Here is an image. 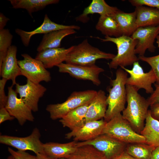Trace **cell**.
<instances>
[{
  "instance_id": "obj_5",
  "label": "cell",
  "mask_w": 159,
  "mask_h": 159,
  "mask_svg": "<svg viewBox=\"0 0 159 159\" xmlns=\"http://www.w3.org/2000/svg\"><path fill=\"white\" fill-rule=\"evenodd\" d=\"M102 134H105L127 144L145 143L144 137L136 132L121 113L107 122Z\"/></svg>"
},
{
  "instance_id": "obj_13",
  "label": "cell",
  "mask_w": 159,
  "mask_h": 159,
  "mask_svg": "<svg viewBox=\"0 0 159 159\" xmlns=\"http://www.w3.org/2000/svg\"><path fill=\"white\" fill-rule=\"evenodd\" d=\"M46 90V88L40 83H35L27 79L24 85L16 83L15 90L20 98L34 112L38 110L39 101Z\"/></svg>"
},
{
  "instance_id": "obj_34",
  "label": "cell",
  "mask_w": 159,
  "mask_h": 159,
  "mask_svg": "<svg viewBox=\"0 0 159 159\" xmlns=\"http://www.w3.org/2000/svg\"><path fill=\"white\" fill-rule=\"evenodd\" d=\"M9 152L15 159H35V155H32L25 151L18 150L15 151L9 147Z\"/></svg>"
},
{
  "instance_id": "obj_19",
  "label": "cell",
  "mask_w": 159,
  "mask_h": 159,
  "mask_svg": "<svg viewBox=\"0 0 159 159\" xmlns=\"http://www.w3.org/2000/svg\"><path fill=\"white\" fill-rule=\"evenodd\" d=\"M107 96L105 92L100 90L91 102L86 115V122L96 121L104 118L107 107Z\"/></svg>"
},
{
  "instance_id": "obj_44",
  "label": "cell",
  "mask_w": 159,
  "mask_h": 159,
  "mask_svg": "<svg viewBox=\"0 0 159 159\" xmlns=\"http://www.w3.org/2000/svg\"><path fill=\"white\" fill-rule=\"evenodd\" d=\"M6 159H15L11 155L9 156Z\"/></svg>"
},
{
  "instance_id": "obj_11",
  "label": "cell",
  "mask_w": 159,
  "mask_h": 159,
  "mask_svg": "<svg viewBox=\"0 0 159 159\" xmlns=\"http://www.w3.org/2000/svg\"><path fill=\"white\" fill-rule=\"evenodd\" d=\"M61 73H67L78 80L91 81L95 85L101 83L99 76L104 71L103 68L95 64L84 66L62 63L57 66Z\"/></svg>"
},
{
  "instance_id": "obj_42",
  "label": "cell",
  "mask_w": 159,
  "mask_h": 159,
  "mask_svg": "<svg viewBox=\"0 0 159 159\" xmlns=\"http://www.w3.org/2000/svg\"><path fill=\"white\" fill-rule=\"evenodd\" d=\"M35 159H55L47 155L44 153H39L36 154Z\"/></svg>"
},
{
  "instance_id": "obj_32",
  "label": "cell",
  "mask_w": 159,
  "mask_h": 159,
  "mask_svg": "<svg viewBox=\"0 0 159 159\" xmlns=\"http://www.w3.org/2000/svg\"><path fill=\"white\" fill-rule=\"evenodd\" d=\"M139 60L147 63L151 67L157 79V84H159V54L150 57L144 56H139Z\"/></svg>"
},
{
  "instance_id": "obj_4",
  "label": "cell",
  "mask_w": 159,
  "mask_h": 159,
  "mask_svg": "<svg viewBox=\"0 0 159 159\" xmlns=\"http://www.w3.org/2000/svg\"><path fill=\"white\" fill-rule=\"evenodd\" d=\"M115 56L113 54L103 52L92 46L86 39L77 45L73 46L65 62L66 63L73 64L91 65L95 64L98 59L111 60Z\"/></svg>"
},
{
  "instance_id": "obj_10",
  "label": "cell",
  "mask_w": 159,
  "mask_h": 159,
  "mask_svg": "<svg viewBox=\"0 0 159 159\" xmlns=\"http://www.w3.org/2000/svg\"><path fill=\"white\" fill-rule=\"evenodd\" d=\"M120 68L130 75L127 79L126 85L135 87L139 90L143 89L147 94L153 93L154 90L152 85L157 82V79L151 69L148 72H145L138 61L134 63L132 68L131 69L125 67Z\"/></svg>"
},
{
  "instance_id": "obj_24",
  "label": "cell",
  "mask_w": 159,
  "mask_h": 159,
  "mask_svg": "<svg viewBox=\"0 0 159 159\" xmlns=\"http://www.w3.org/2000/svg\"><path fill=\"white\" fill-rule=\"evenodd\" d=\"M145 122L140 134L145 138L146 143L155 148L159 145V120L153 117L149 110Z\"/></svg>"
},
{
  "instance_id": "obj_38",
  "label": "cell",
  "mask_w": 159,
  "mask_h": 159,
  "mask_svg": "<svg viewBox=\"0 0 159 159\" xmlns=\"http://www.w3.org/2000/svg\"><path fill=\"white\" fill-rule=\"evenodd\" d=\"M150 106V110L152 116L159 120V103L155 104Z\"/></svg>"
},
{
  "instance_id": "obj_31",
  "label": "cell",
  "mask_w": 159,
  "mask_h": 159,
  "mask_svg": "<svg viewBox=\"0 0 159 159\" xmlns=\"http://www.w3.org/2000/svg\"><path fill=\"white\" fill-rule=\"evenodd\" d=\"M13 38L12 35L8 29H4L0 30V67L11 46Z\"/></svg>"
},
{
  "instance_id": "obj_20",
  "label": "cell",
  "mask_w": 159,
  "mask_h": 159,
  "mask_svg": "<svg viewBox=\"0 0 159 159\" xmlns=\"http://www.w3.org/2000/svg\"><path fill=\"white\" fill-rule=\"evenodd\" d=\"M77 142L73 140L66 143L48 142L43 143L44 153L55 159H67L76 150Z\"/></svg>"
},
{
  "instance_id": "obj_2",
  "label": "cell",
  "mask_w": 159,
  "mask_h": 159,
  "mask_svg": "<svg viewBox=\"0 0 159 159\" xmlns=\"http://www.w3.org/2000/svg\"><path fill=\"white\" fill-rule=\"evenodd\" d=\"M127 76L128 73L120 67L116 71L115 78L110 80V85L107 89L109 92L107 98V107L104 118L106 122L121 113L125 108Z\"/></svg>"
},
{
  "instance_id": "obj_39",
  "label": "cell",
  "mask_w": 159,
  "mask_h": 159,
  "mask_svg": "<svg viewBox=\"0 0 159 159\" xmlns=\"http://www.w3.org/2000/svg\"><path fill=\"white\" fill-rule=\"evenodd\" d=\"M9 20V19L5 16L3 13L1 12L0 13V30L4 29V27Z\"/></svg>"
},
{
  "instance_id": "obj_16",
  "label": "cell",
  "mask_w": 159,
  "mask_h": 159,
  "mask_svg": "<svg viewBox=\"0 0 159 159\" xmlns=\"http://www.w3.org/2000/svg\"><path fill=\"white\" fill-rule=\"evenodd\" d=\"M107 122L102 119L86 122L77 130L69 132L65 135V138L70 139L73 138L74 141H85L93 139L102 134Z\"/></svg>"
},
{
  "instance_id": "obj_18",
  "label": "cell",
  "mask_w": 159,
  "mask_h": 159,
  "mask_svg": "<svg viewBox=\"0 0 159 159\" xmlns=\"http://www.w3.org/2000/svg\"><path fill=\"white\" fill-rule=\"evenodd\" d=\"M73 46L68 48L59 47L47 49L38 52L35 59L40 61L46 69L50 68L65 62Z\"/></svg>"
},
{
  "instance_id": "obj_35",
  "label": "cell",
  "mask_w": 159,
  "mask_h": 159,
  "mask_svg": "<svg viewBox=\"0 0 159 159\" xmlns=\"http://www.w3.org/2000/svg\"><path fill=\"white\" fill-rule=\"evenodd\" d=\"M8 80L4 78L0 80V108L5 107L8 100V96L5 95L4 87Z\"/></svg>"
},
{
  "instance_id": "obj_26",
  "label": "cell",
  "mask_w": 159,
  "mask_h": 159,
  "mask_svg": "<svg viewBox=\"0 0 159 159\" xmlns=\"http://www.w3.org/2000/svg\"><path fill=\"white\" fill-rule=\"evenodd\" d=\"M113 16L119 26L122 35L130 37L137 29L135 11L127 13L119 9Z\"/></svg>"
},
{
  "instance_id": "obj_23",
  "label": "cell",
  "mask_w": 159,
  "mask_h": 159,
  "mask_svg": "<svg viewBox=\"0 0 159 159\" xmlns=\"http://www.w3.org/2000/svg\"><path fill=\"white\" fill-rule=\"evenodd\" d=\"M135 11L138 28L159 25V9L145 6H140L135 7Z\"/></svg>"
},
{
  "instance_id": "obj_41",
  "label": "cell",
  "mask_w": 159,
  "mask_h": 159,
  "mask_svg": "<svg viewBox=\"0 0 159 159\" xmlns=\"http://www.w3.org/2000/svg\"><path fill=\"white\" fill-rule=\"evenodd\" d=\"M151 159H159V145L153 150Z\"/></svg>"
},
{
  "instance_id": "obj_8",
  "label": "cell",
  "mask_w": 159,
  "mask_h": 159,
  "mask_svg": "<svg viewBox=\"0 0 159 159\" xmlns=\"http://www.w3.org/2000/svg\"><path fill=\"white\" fill-rule=\"evenodd\" d=\"M127 144L105 134L88 141L77 142V146L90 145L101 152L106 159H114L125 151Z\"/></svg>"
},
{
  "instance_id": "obj_28",
  "label": "cell",
  "mask_w": 159,
  "mask_h": 159,
  "mask_svg": "<svg viewBox=\"0 0 159 159\" xmlns=\"http://www.w3.org/2000/svg\"><path fill=\"white\" fill-rule=\"evenodd\" d=\"M13 8L26 9L29 14L41 10L47 6L59 3L58 0H9Z\"/></svg>"
},
{
  "instance_id": "obj_37",
  "label": "cell",
  "mask_w": 159,
  "mask_h": 159,
  "mask_svg": "<svg viewBox=\"0 0 159 159\" xmlns=\"http://www.w3.org/2000/svg\"><path fill=\"white\" fill-rule=\"evenodd\" d=\"M14 117L11 116L5 107L0 108V124L7 120H12Z\"/></svg>"
},
{
  "instance_id": "obj_21",
  "label": "cell",
  "mask_w": 159,
  "mask_h": 159,
  "mask_svg": "<svg viewBox=\"0 0 159 159\" xmlns=\"http://www.w3.org/2000/svg\"><path fill=\"white\" fill-rule=\"evenodd\" d=\"M90 103L80 106L69 112L59 122L63 127L75 132L82 127L86 122V115Z\"/></svg>"
},
{
  "instance_id": "obj_43",
  "label": "cell",
  "mask_w": 159,
  "mask_h": 159,
  "mask_svg": "<svg viewBox=\"0 0 159 159\" xmlns=\"http://www.w3.org/2000/svg\"><path fill=\"white\" fill-rule=\"evenodd\" d=\"M156 39V42L157 44L158 47L159 48V34L157 36Z\"/></svg>"
},
{
  "instance_id": "obj_25",
  "label": "cell",
  "mask_w": 159,
  "mask_h": 159,
  "mask_svg": "<svg viewBox=\"0 0 159 159\" xmlns=\"http://www.w3.org/2000/svg\"><path fill=\"white\" fill-rule=\"evenodd\" d=\"M76 32L74 29H67L45 34L37 48V51L39 52L47 49L60 47L61 41L64 37Z\"/></svg>"
},
{
  "instance_id": "obj_1",
  "label": "cell",
  "mask_w": 159,
  "mask_h": 159,
  "mask_svg": "<svg viewBox=\"0 0 159 159\" xmlns=\"http://www.w3.org/2000/svg\"><path fill=\"white\" fill-rule=\"evenodd\" d=\"M126 87L127 105L122 115L134 130L140 134L145 125L150 104L147 100L139 93L137 88L127 85Z\"/></svg>"
},
{
  "instance_id": "obj_14",
  "label": "cell",
  "mask_w": 159,
  "mask_h": 159,
  "mask_svg": "<svg viewBox=\"0 0 159 159\" xmlns=\"http://www.w3.org/2000/svg\"><path fill=\"white\" fill-rule=\"evenodd\" d=\"M159 34V25L155 26L140 27L137 28L130 37L138 41L135 52L139 56H144L146 50L155 52L154 42Z\"/></svg>"
},
{
  "instance_id": "obj_27",
  "label": "cell",
  "mask_w": 159,
  "mask_h": 159,
  "mask_svg": "<svg viewBox=\"0 0 159 159\" xmlns=\"http://www.w3.org/2000/svg\"><path fill=\"white\" fill-rule=\"evenodd\" d=\"M95 28L105 36L117 37L122 35L113 15L100 16Z\"/></svg>"
},
{
  "instance_id": "obj_9",
  "label": "cell",
  "mask_w": 159,
  "mask_h": 159,
  "mask_svg": "<svg viewBox=\"0 0 159 159\" xmlns=\"http://www.w3.org/2000/svg\"><path fill=\"white\" fill-rule=\"evenodd\" d=\"M23 59L18 61L22 75L35 83L51 80L50 72L39 60L34 59L27 54H21Z\"/></svg>"
},
{
  "instance_id": "obj_6",
  "label": "cell",
  "mask_w": 159,
  "mask_h": 159,
  "mask_svg": "<svg viewBox=\"0 0 159 159\" xmlns=\"http://www.w3.org/2000/svg\"><path fill=\"white\" fill-rule=\"evenodd\" d=\"M97 92L93 90L74 91L64 102L49 105L46 110L52 120L61 119L70 111L90 102Z\"/></svg>"
},
{
  "instance_id": "obj_22",
  "label": "cell",
  "mask_w": 159,
  "mask_h": 159,
  "mask_svg": "<svg viewBox=\"0 0 159 159\" xmlns=\"http://www.w3.org/2000/svg\"><path fill=\"white\" fill-rule=\"evenodd\" d=\"M119 9L116 7L108 5L104 0H92L85 8L82 13L76 18L77 21L85 23L88 21L87 16L90 14H99L100 16L114 14Z\"/></svg>"
},
{
  "instance_id": "obj_3",
  "label": "cell",
  "mask_w": 159,
  "mask_h": 159,
  "mask_svg": "<svg viewBox=\"0 0 159 159\" xmlns=\"http://www.w3.org/2000/svg\"><path fill=\"white\" fill-rule=\"evenodd\" d=\"M103 42H111L116 44L117 54L109 63L110 69H117L120 67L133 65L139 60L135 52V47L138 44L137 40L130 37L122 35L117 37L105 36L104 38L94 37Z\"/></svg>"
},
{
  "instance_id": "obj_33",
  "label": "cell",
  "mask_w": 159,
  "mask_h": 159,
  "mask_svg": "<svg viewBox=\"0 0 159 159\" xmlns=\"http://www.w3.org/2000/svg\"><path fill=\"white\" fill-rule=\"evenodd\" d=\"M129 2L135 7L140 6H148L159 10V0H129Z\"/></svg>"
},
{
  "instance_id": "obj_15",
  "label": "cell",
  "mask_w": 159,
  "mask_h": 159,
  "mask_svg": "<svg viewBox=\"0 0 159 159\" xmlns=\"http://www.w3.org/2000/svg\"><path fill=\"white\" fill-rule=\"evenodd\" d=\"M80 26L77 25H67L59 24L52 21L47 15H45L42 24L37 28L30 32H27L21 29H15V32L21 38L23 44L26 47L28 46L31 38L35 34H47L52 31L67 29H72L79 30Z\"/></svg>"
},
{
  "instance_id": "obj_45",
  "label": "cell",
  "mask_w": 159,
  "mask_h": 159,
  "mask_svg": "<svg viewBox=\"0 0 159 159\" xmlns=\"http://www.w3.org/2000/svg\"><path fill=\"white\" fill-rule=\"evenodd\" d=\"M65 159L62 158H60V159Z\"/></svg>"
},
{
  "instance_id": "obj_12",
  "label": "cell",
  "mask_w": 159,
  "mask_h": 159,
  "mask_svg": "<svg viewBox=\"0 0 159 159\" xmlns=\"http://www.w3.org/2000/svg\"><path fill=\"white\" fill-rule=\"evenodd\" d=\"M13 87L11 85L8 87V100L6 108L21 125H23L27 121H34V118L32 111L22 99L17 97V93Z\"/></svg>"
},
{
  "instance_id": "obj_7",
  "label": "cell",
  "mask_w": 159,
  "mask_h": 159,
  "mask_svg": "<svg viewBox=\"0 0 159 159\" xmlns=\"http://www.w3.org/2000/svg\"><path fill=\"white\" fill-rule=\"evenodd\" d=\"M41 136L39 130L34 128L29 136L24 137L6 135L0 136V143L14 147L18 150H30L36 154L44 153L43 145L40 140Z\"/></svg>"
},
{
  "instance_id": "obj_40",
  "label": "cell",
  "mask_w": 159,
  "mask_h": 159,
  "mask_svg": "<svg viewBox=\"0 0 159 159\" xmlns=\"http://www.w3.org/2000/svg\"><path fill=\"white\" fill-rule=\"evenodd\" d=\"M114 159H137L128 154L125 150Z\"/></svg>"
},
{
  "instance_id": "obj_30",
  "label": "cell",
  "mask_w": 159,
  "mask_h": 159,
  "mask_svg": "<svg viewBox=\"0 0 159 159\" xmlns=\"http://www.w3.org/2000/svg\"><path fill=\"white\" fill-rule=\"evenodd\" d=\"M67 159H106L101 152L92 145H86L77 148Z\"/></svg>"
},
{
  "instance_id": "obj_36",
  "label": "cell",
  "mask_w": 159,
  "mask_h": 159,
  "mask_svg": "<svg viewBox=\"0 0 159 159\" xmlns=\"http://www.w3.org/2000/svg\"><path fill=\"white\" fill-rule=\"evenodd\" d=\"M155 90L150 96L147 99L150 106L159 103V84L155 85Z\"/></svg>"
},
{
  "instance_id": "obj_17",
  "label": "cell",
  "mask_w": 159,
  "mask_h": 159,
  "mask_svg": "<svg viewBox=\"0 0 159 159\" xmlns=\"http://www.w3.org/2000/svg\"><path fill=\"white\" fill-rule=\"evenodd\" d=\"M17 52L16 47L11 45L0 67L1 76L7 80H11L13 86L17 83L16 80V77L22 75L16 59Z\"/></svg>"
},
{
  "instance_id": "obj_29",
  "label": "cell",
  "mask_w": 159,
  "mask_h": 159,
  "mask_svg": "<svg viewBox=\"0 0 159 159\" xmlns=\"http://www.w3.org/2000/svg\"><path fill=\"white\" fill-rule=\"evenodd\" d=\"M155 148L146 143L127 144L125 151L137 159H151Z\"/></svg>"
}]
</instances>
